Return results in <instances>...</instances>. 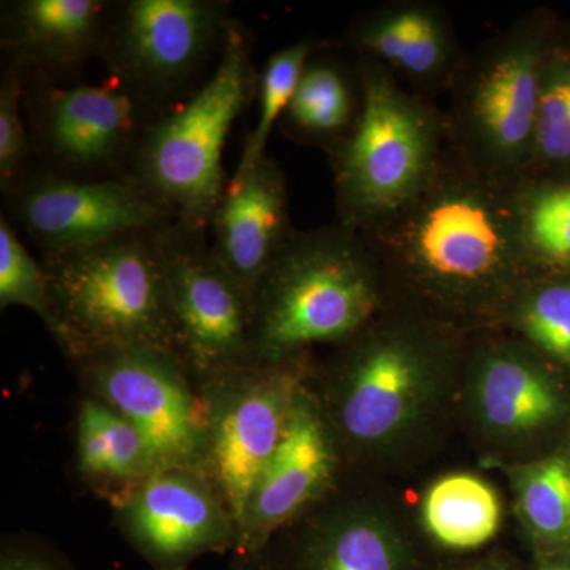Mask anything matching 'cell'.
Returning <instances> with one entry per match:
<instances>
[{
  "label": "cell",
  "instance_id": "7a4b0ae2",
  "mask_svg": "<svg viewBox=\"0 0 570 570\" xmlns=\"http://www.w3.org/2000/svg\"><path fill=\"white\" fill-rule=\"evenodd\" d=\"M51 298L48 332L70 363L130 347L179 355L160 232H135L41 257Z\"/></svg>",
  "mask_w": 570,
  "mask_h": 570
},
{
  "label": "cell",
  "instance_id": "30bf717a",
  "mask_svg": "<svg viewBox=\"0 0 570 570\" xmlns=\"http://www.w3.org/2000/svg\"><path fill=\"white\" fill-rule=\"evenodd\" d=\"M85 395L115 409L141 434L156 471L204 474V397L181 356L160 347H130L71 363Z\"/></svg>",
  "mask_w": 570,
  "mask_h": 570
},
{
  "label": "cell",
  "instance_id": "4fadbf2b",
  "mask_svg": "<svg viewBox=\"0 0 570 570\" xmlns=\"http://www.w3.org/2000/svg\"><path fill=\"white\" fill-rule=\"evenodd\" d=\"M3 194L11 219L43 254L99 245L135 232H164L176 224L130 178L81 179L29 171Z\"/></svg>",
  "mask_w": 570,
  "mask_h": 570
},
{
  "label": "cell",
  "instance_id": "9c48e42d",
  "mask_svg": "<svg viewBox=\"0 0 570 570\" xmlns=\"http://www.w3.org/2000/svg\"><path fill=\"white\" fill-rule=\"evenodd\" d=\"M24 107L47 171L81 179L129 178L142 135L165 111L115 77L104 85L26 82Z\"/></svg>",
  "mask_w": 570,
  "mask_h": 570
},
{
  "label": "cell",
  "instance_id": "5b68a950",
  "mask_svg": "<svg viewBox=\"0 0 570 570\" xmlns=\"http://www.w3.org/2000/svg\"><path fill=\"white\" fill-rule=\"evenodd\" d=\"M258 77L250 41L235 21L209 77L142 135L129 178L186 230H209L227 187L225 142L257 96Z\"/></svg>",
  "mask_w": 570,
  "mask_h": 570
},
{
  "label": "cell",
  "instance_id": "484cf974",
  "mask_svg": "<svg viewBox=\"0 0 570 570\" xmlns=\"http://www.w3.org/2000/svg\"><path fill=\"white\" fill-rule=\"evenodd\" d=\"M527 346L570 367V272H542L524 285L504 317Z\"/></svg>",
  "mask_w": 570,
  "mask_h": 570
},
{
  "label": "cell",
  "instance_id": "4316f807",
  "mask_svg": "<svg viewBox=\"0 0 570 570\" xmlns=\"http://www.w3.org/2000/svg\"><path fill=\"white\" fill-rule=\"evenodd\" d=\"M318 47L321 45L314 40H302L269 56L264 71L258 77L257 122L247 137L234 176L247 174L266 156L265 149L269 135L287 111L303 70Z\"/></svg>",
  "mask_w": 570,
  "mask_h": 570
},
{
  "label": "cell",
  "instance_id": "2e32d148",
  "mask_svg": "<svg viewBox=\"0 0 570 570\" xmlns=\"http://www.w3.org/2000/svg\"><path fill=\"white\" fill-rule=\"evenodd\" d=\"M343 45L355 58L373 59L406 81V88L431 100L448 92L464 52L444 7L428 0H395L363 11L344 32Z\"/></svg>",
  "mask_w": 570,
  "mask_h": 570
},
{
  "label": "cell",
  "instance_id": "f546056e",
  "mask_svg": "<svg viewBox=\"0 0 570 570\" xmlns=\"http://www.w3.org/2000/svg\"><path fill=\"white\" fill-rule=\"evenodd\" d=\"M24 89L26 81L20 71L7 66L0 80V183L3 193L29 174L33 154L31 134L21 115Z\"/></svg>",
  "mask_w": 570,
  "mask_h": 570
},
{
  "label": "cell",
  "instance_id": "e0dca14e",
  "mask_svg": "<svg viewBox=\"0 0 570 570\" xmlns=\"http://www.w3.org/2000/svg\"><path fill=\"white\" fill-rule=\"evenodd\" d=\"M112 3L104 0H13L3 3L0 45L26 82L56 85L89 59L102 58Z\"/></svg>",
  "mask_w": 570,
  "mask_h": 570
},
{
  "label": "cell",
  "instance_id": "603a6c76",
  "mask_svg": "<svg viewBox=\"0 0 570 570\" xmlns=\"http://www.w3.org/2000/svg\"><path fill=\"white\" fill-rule=\"evenodd\" d=\"M570 178V39L554 24L540 63L538 118L524 178Z\"/></svg>",
  "mask_w": 570,
  "mask_h": 570
},
{
  "label": "cell",
  "instance_id": "44dd1931",
  "mask_svg": "<svg viewBox=\"0 0 570 570\" xmlns=\"http://www.w3.org/2000/svg\"><path fill=\"white\" fill-rule=\"evenodd\" d=\"M360 102L355 63L351 70L333 56L314 52L279 124L288 135L324 146L328 153L351 132Z\"/></svg>",
  "mask_w": 570,
  "mask_h": 570
},
{
  "label": "cell",
  "instance_id": "f1b7e54d",
  "mask_svg": "<svg viewBox=\"0 0 570 570\" xmlns=\"http://www.w3.org/2000/svg\"><path fill=\"white\" fill-rule=\"evenodd\" d=\"M20 306L51 325L50 285L41 262L29 254L13 224L0 216V309Z\"/></svg>",
  "mask_w": 570,
  "mask_h": 570
},
{
  "label": "cell",
  "instance_id": "ac0fdd59",
  "mask_svg": "<svg viewBox=\"0 0 570 570\" xmlns=\"http://www.w3.org/2000/svg\"><path fill=\"white\" fill-rule=\"evenodd\" d=\"M213 253L253 296L296 228L291 220L287 178L265 156L247 174L234 176L209 224Z\"/></svg>",
  "mask_w": 570,
  "mask_h": 570
},
{
  "label": "cell",
  "instance_id": "5bb4252c",
  "mask_svg": "<svg viewBox=\"0 0 570 570\" xmlns=\"http://www.w3.org/2000/svg\"><path fill=\"white\" fill-rule=\"evenodd\" d=\"M111 508L124 538L156 570H187L202 554L238 549L227 505L194 469L154 472Z\"/></svg>",
  "mask_w": 570,
  "mask_h": 570
},
{
  "label": "cell",
  "instance_id": "277c9868",
  "mask_svg": "<svg viewBox=\"0 0 570 570\" xmlns=\"http://www.w3.org/2000/svg\"><path fill=\"white\" fill-rule=\"evenodd\" d=\"M354 63L362 94L358 116L328 157L336 223L365 235L425 189L449 140L444 110L382 63L366 58Z\"/></svg>",
  "mask_w": 570,
  "mask_h": 570
},
{
  "label": "cell",
  "instance_id": "ffe728a7",
  "mask_svg": "<svg viewBox=\"0 0 570 570\" xmlns=\"http://www.w3.org/2000/svg\"><path fill=\"white\" fill-rule=\"evenodd\" d=\"M75 460L82 482L111 505L157 472L141 434L115 409L89 395L78 404Z\"/></svg>",
  "mask_w": 570,
  "mask_h": 570
},
{
  "label": "cell",
  "instance_id": "d6a6232c",
  "mask_svg": "<svg viewBox=\"0 0 570 570\" xmlns=\"http://www.w3.org/2000/svg\"><path fill=\"white\" fill-rule=\"evenodd\" d=\"M542 570H570L569 566L564 564H550L547 566V568H543Z\"/></svg>",
  "mask_w": 570,
  "mask_h": 570
},
{
  "label": "cell",
  "instance_id": "7c38bea8",
  "mask_svg": "<svg viewBox=\"0 0 570 570\" xmlns=\"http://www.w3.org/2000/svg\"><path fill=\"white\" fill-rule=\"evenodd\" d=\"M179 356L197 385L255 360L254 302L220 264L206 234L160 232Z\"/></svg>",
  "mask_w": 570,
  "mask_h": 570
},
{
  "label": "cell",
  "instance_id": "3957f363",
  "mask_svg": "<svg viewBox=\"0 0 570 570\" xmlns=\"http://www.w3.org/2000/svg\"><path fill=\"white\" fill-rule=\"evenodd\" d=\"M384 277L365 239L337 223L295 230L254 292L257 362L347 343L384 311Z\"/></svg>",
  "mask_w": 570,
  "mask_h": 570
},
{
  "label": "cell",
  "instance_id": "9a60e30c",
  "mask_svg": "<svg viewBox=\"0 0 570 570\" xmlns=\"http://www.w3.org/2000/svg\"><path fill=\"white\" fill-rule=\"evenodd\" d=\"M333 439L328 419L303 385L284 436L249 499L236 551L257 553L273 532L330 489L336 471Z\"/></svg>",
  "mask_w": 570,
  "mask_h": 570
},
{
  "label": "cell",
  "instance_id": "83f0119b",
  "mask_svg": "<svg viewBox=\"0 0 570 570\" xmlns=\"http://www.w3.org/2000/svg\"><path fill=\"white\" fill-rule=\"evenodd\" d=\"M519 489L532 531L549 542L570 543V461H540L523 472Z\"/></svg>",
  "mask_w": 570,
  "mask_h": 570
},
{
  "label": "cell",
  "instance_id": "d6986e66",
  "mask_svg": "<svg viewBox=\"0 0 570 570\" xmlns=\"http://www.w3.org/2000/svg\"><path fill=\"white\" fill-rule=\"evenodd\" d=\"M480 419L508 436L532 433L562 411L557 382L528 351L527 344L493 343L475 355Z\"/></svg>",
  "mask_w": 570,
  "mask_h": 570
},
{
  "label": "cell",
  "instance_id": "836d02e7",
  "mask_svg": "<svg viewBox=\"0 0 570 570\" xmlns=\"http://www.w3.org/2000/svg\"><path fill=\"white\" fill-rule=\"evenodd\" d=\"M569 272H570V269H569Z\"/></svg>",
  "mask_w": 570,
  "mask_h": 570
},
{
  "label": "cell",
  "instance_id": "d4e9b609",
  "mask_svg": "<svg viewBox=\"0 0 570 570\" xmlns=\"http://www.w3.org/2000/svg\"><path fill=\"white\" fill-rule=\"evenodd\" d=\"M521 238L542 272L570 269V178L520 179L515 186Z\"/></svg>",
  "mask_w": 570,
  "mask_h": 570
},
{
  "label": "cell",
  "instance_id": "4dcf8cb0",
  "mask_svg": "<svg viewBox=\"0 0 570 570\" xmlns=\"http://www.w3.org/2000/svg\"><path fill=\"white\" fill-rule=\"evenodd\" d=\"M0 570H70L58 554L37 540L17 538L3 542Z\"/></svg>",
  "mask_w": 570,
  "mask_h": 570
},
{
  "label": "cell",
  "instance_id": "7402d4cb",
  "mask_svg": "<svg viewBox=\"0 0 570 570\" xmlns=\"http://www.w3.org/2000/svg\"><path fill=\"white\" fill-rule=\"evenodd\" d=\"M396 535L374 513L340 509L317 524L305 551L303 570H401Z\"/></svg>",
  "mask_w": 570,
  "mask_h": 570
},
{
  "label": "cell",
  "instance_id": "8992f818",
  "mask_svg": "<svg viewBox=\"0 0 570 570\" xmlns=\"http://www.w3.org/2000/svg\"><path fill=\"white\" fill-rule=\"evenodd\" d=\"M557 20L528 11L464 56L444 110L450 148L505 183L530 170L538 118L540 63Z\"/></svg>",
  "mask_w": 570,
  "mask_h": 570
},
{
  "label": "cell",
  "instance_id": "1f68e13d",
  "mask_svg": "<svg viewBox=\"0 0 570 570\" xmlns=\"http://www.w3.org/2000/svg\"><path fill=\"white\" fill-rule=\"evenodd\" d=\"M238 553V558L234 562V568L232 570H265L264 566L258 561V553H245V551H236Z\"/></svg>",
  "mask_w": 570,
  "mask_h": 570
},
{
  "label": "cell",
  "instance_id": "52a82bcc",
  "mask_svg": "<svg viewBox=\"0 0 570 570\" xmlns=\"http://www.w3.org/2000/svg\"><path fill=\"white\" fill-rule=\"evenodd\" d=\"M450 328L401 311L341 344L328 382L330 425L358 448L387 442L414 420L453 358Z\"/></svg>",
  "mask_w": 570,
  "mask_h": 570
},
{
  "label": "cell",
  "instance_id": "cb8c5ba5",
  "mask_svg": "<svg viewBox=\"0 0 570 570\" xmlns=\"http://www.w3.org/2000/svg\"><path fill=\"white\" fill-rule=\"evenodd\" d=\"M428 531L450 549H478L501 524V502L490 485L469 474L439 480L423 504Z\"/></svg>",
  "mask_w": 570,
  "mask_h": 570
},
{
  "label": "cell",
  "instance_id": "8fae6325",
  "mask_svg": "<svg viewBox=\"0 0 570 570\" xmlns=\"http://www.w3.org/2000/svg\"><path fill=\"white\" fill-rule=\"evenodd\" d=\"M234 24L220 0H127L112 6L102 59L111 77L167 110L219 58Z\"/></svg>",
  "mask_w": 570,
  "mask_h": 570
},
{
  "label": "cell",
  "instance_id": "6da1fadb",
  "mask_svg": "<svg viewBox=\"0 0 570 570\" xmlns=\"http://www.w3.org/2000/svg\"><path fill=\"white\" fill-rule=\"evenodd\" d=\"M515 186L472 167L448 142L425 189L360 235L385 291L400 288L425 307L423 318L442 326L504 321L524 285L542 273L521 238Z\"/></svg>",
  "mask_w": 570,
  "mask_h": 570
},
{
  "label": "cell",
  "instance_id": "ba28073f",
  "mask_svg": "<svg viewBox=\"0 0 570 570\" xmlns=\"http://www.w3.org/2000/svg\"><path fill=\"white\" fill-rule=\"evenodd\" d=\"M303 356L254 362L198 385L204 397V475L242 531L247 504L284 436L305 385Z\"/></svg>",
  "mask_w": 570,
  "mask_h": 570
}]
</instances>
